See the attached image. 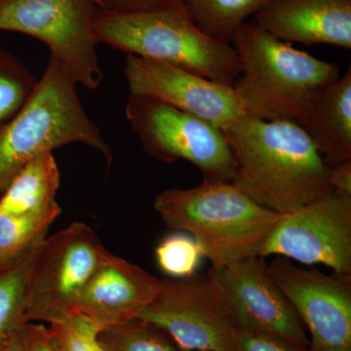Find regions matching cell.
Returning <instances> with one entry per match:
<instances>
[{"label": "cell", "mask_w": 351, "mask_h": 351, "mask_svg": "<svg viewBox=\"0 0 351 351\" xmlns=\"http://www.w3.org/2000/svg\"><path fill=\"white\" fill-rule=\"evenodd\" d=\"M328 182L332 191L351 195V160L329 166Z\"/></svg>", "instance_id": "83f0119b"}, {"label": "cell", "mask_w": 351, "mask_h": 351, "mask_svg": "<svg viewBox=\"0 0 351 351\" xmlns=\"http://www.w3.org/2000/svg\"><path fill=\"white\" fill-rule=\"evenodd\" d=\"M223 132L237 162L232 184L261 206L291 214L331 193L329 166L295 122L247 115Z\"/></svg>", "instance_id": "6da1fadb"}, {"label": "cell", "mask_w": 351, "mask_h": 351, "mask_svg": "<svg viewBox=\"0 0 351 351\" xmlns=\"http://www.w3.org/2000/svg\"><path fill=\"white\" fill-rule=\"evenodd\" d=\"M61 174L53 152L39 154L27 164L0 196V213H40L59 205Z\"/></svg>", "instance_id": "e0dca14e"}, {"label": "cell", "mask_w": 351, "mask_h": 351, "mask_svg": "<svg viewBox=\"0 0 351 351\" xmlns=\"http://www.w3.org/2000/svg\"><path fill=\"white\" fill-rule=\"evenodd\" d=\"M254 21L284 43L351 48V0H270Z\"/></svg>", "instance_id": "9a60e30c"}, {"label": "cell", "mask_w": 351, "mask_h": 351, "mask_svg": "<svg viewBox=\"0 0 351 351\" xmlns=\"http://www.w3.org/2000/svg\"><path fill=\"white\" fill-rule=\"evenodd\" d=\"M234 351H311V350L278 335L237 329Z\"/></svg>", "instance_id": "d4e9b609"}, {"label": "cell", "mask_w": 351, "mask_h": 351, "mask_svg": "<svg viewBox=\"0 0 351 351\" xmlns=\"http://www.w3.org/2000/svg\"><path fill=\"white\" fill-rule=\"evenodd\" d=\"M97 43L126 54L170 64L233 87L241 75L239 55L228 41L204 34L186 8L152 13H117L97 7Z\"/></svg>", "instance_id": "5b68a950"}, {"label": "cell", "mask_w": 351, "mask_h": 351, "mask_svg": "<svg viewBox=\"0 0 351 351\" xmlns=\"http://www.w3.org/2000/svg\"><path fill=\"white\" fill-rule=\"evenodd\" d=\"M99 339L106 351H186L160 328L140 318L105 328Z\"/></svg>", "instance_id": "44dd1931"}, {"label": "cell", "mask_w": 351, "mask_h": 351, "mask_svg": "<svg viewBox=\"0 0 351 351\" xmlns=\"http://www.w3.org/2000/svg\"><path fill=\"white\" fill-rule=\"evenodd\" d=\"M94 0H0V31L38 39L73 82L89 90L103 82L93 17Z\"/></svg>", "instance_id": "52a82bcc"}, {"label": "cell", "mask_w": 351, "mask_h": 351, "mask_svg": "<svg viewBox=\"0 0 351 351\" xmlns=\"http://www.w3.org/2000/svg\"><path fill=\"white\" fill-rule=\"evenodd\" d=\"M61 212L58 205L36 214L0 213V270L11 267L38 248Z\"/></svg>", "instance_id": "ac0fdd59"}, {"label": "cell", "mask_w": 351, "mask_h": 351, "mask_svg": "<svg viewBox=\"0 0 351 351\" xmlns=\"http://www.w3.org/2000/svg\"><path fill=\"white\" fill-rule=\"evenodd\" d=\"M138 318L160 328L186 351H234L237 328L209 274L163 279Z\"/></svg>", "instance_id": "9c48e42d"}, {"label": "cell", "mask_w": 351, "mask_h": 351, "mask_svg": "<svg viewBox=\"0 0 351 351\" xmlns=\"http://www.w3.org/2000/svg\"><path fill=\"white\" fill-rule=\"evenodd\" d=\"M10 351H62L48 328L36 322H25L18 329Z\"/></svg>", "instance_id": "484cf974"}, {"label": "cell", "mask_w": 351, "mask_h": 351, "mask_svg": "<svg viewBox=\"0 0 351 351\" xmlns=\"http://www.w3.org/2000/svg\"><path fill=\"white\" fill-rule=\"evenodd\" d=\"M230 44L242 68L233 87L252 117L298 124L311 96L339 78L338 64L295 49L254 20L237 29Z\"/></svg>", "instance_id": "3957f363"}, {"label": "cell", "mask_w": 351, "mask_h": 351, "mask_svg": "<svg viewBox=\"0 0 351 351\" xmlns=\"http://www.w3.org/2000/svg\"><path fill=\"white\" fill-rule=\"evenodd\" d=\"M38 247L19 262L0 270V351H10L16 332L25 323V287Z\"/></svg>", "instance_id": "ffe728a7"}, {"label": "cell", "mask_w": 351, "mask_h": 351, "mask_svg": "<svg viewBox=\"0 0 351 351\" xmlns=\"http://www.w3.org/2000/svg\"><path fill=\"white\" fill-rule=\"evenodd\" d=\"M124 73L130 94L163 101L221 131L250 115L234 87L184 69L126 54Z\"/></svg>", "instance_id": "4fadbf2b"}, {"label": "cell", "mask_w": 351, "mask_h": 351, "mask_svg": "<svg viewBox=\"0 0 351 351\" xmlns=\"http://www.w3.org/2000/svg\"><path fill=\"white\" fill-rule=\"evenodd\" d=\"M270 0H186L184 8L199 29L230 43L234 32Z\"/></svg>", "instance_id": "d6986e66"}, {"label": "cell", "mask_w": 351, "mask_h": 351, "mask_svg": "<svg viewBox=\"0 0 351 351\" xmlns=\"http://www.w3.org/2000/svg\"><path fill=\"white\" fill-rule=\"evenodd\" d=\"M328 166L351 160V69L309 99L298 122Z\"/></svg>", "instance_id": "2e32d148"}, {"label": "cell", "mask_w": 351, "mask_h": 351, "mask_svg": "<svg viewBox=\"0 0 351 351\" xmlns=\"http://www.w3.org/2000/svg\"><path fill=\"white\" fill-rule=\"evenodd\" d=\"M159 269L173 278H184L196 274L202 249L193 237L179 232L164 239L156 249Z\"/></svg>", "instance_id": "603a6c76"}, {"label": "cell", "mask_w": 351, "mask_h": 351, "mask_svg": "<svg viewBox=\"0 0 351 351\" xmlns=\"http://www.w3.org/2000/svg\"><path fill=\"white\" fill-rule=\"evenodd\" d=\"M157 278L110 252L87 283L73 313H82L101 328L136 319L162 287Z\"/></svg>", "instance_id": "5bb4252c"}, {"label": "cell", "mask_w": 351, "mask_h": 351, "mask_svg": "<svg viewBox=\"0 0 351 351\" xmlns=\"http://www.w3.org/2000/svg\"><path fill=\"white\" fill-rule=\"evenodd\" d=\"M76 87L66 69L50 55L31 99L0 125V195L32 159L64 145H87L112 162V149L88 117Z\"/></svg>", "instance_id": "277c9868"}, {"label": "cell", "mask_w": 351, "mask_h": 351, "mask_svg": "<svg viewBox=\"0 0 351 351\" xmlns=\"http://www.w3.org/2000/svg\"><path fill=\"white\" fill-rule=\"evenodd\" d=\"M267 269L308 329L311 351H351V276L297 267L278 256Z\"/></svg>", "instance_id": "8fae6325"}, {"label": "cell", "mask_w": 351, "mask_h": 351, "mask_svg": "<svg viewBox=\"0 0 351 351\" xmlns=\"http://www.w3.org/2000/svg\"><path fill=\"white\" fill-rule=\"evenodd\" d=\"M208 274L218 286L237 329L278 335L309 348L306 327L270 276L265 258L211 267Z\"/></svg>", "instance_id": "7c38bea8"}, {"label": "cell", "mask_w": 351, "mask_h": 351, "mask_svg": "<svg viewBox=\"0 0 351 351\" xmlns=\"http://www.w3.org/2000/svg\"><path fill=\"white\" fill-rule=\"evenodd\" d=\"M97 7L117 13H152L184 7L186 0H94Z\"/></svg>", "instance_id": "4316f807"}, {"label": "cell", "mask_w": 351, "mask_h": 351, "mask_svg": "<svg viewBox=\"0 0 351 351\" xmlns=\"http://www.w3.org/2000/svg\"><path fill=\"white\" fill-rule=\"evenodd\" d=\"M48 324L62 351H106L99 339L101 328L82 313L66 314Z\"/></svg>", "instance_id": "cb8c5ba5"}, {"label": "cell", "mask_w": 351, "mask_h": 351, "mask_svg": "<svg viewBox=\"0 0 351 351\" xmlns=\"http://www.w3.org/2000/svg\"><path fill=\"white\" fill-rule=\"evenodd\" d=\"M270 256L351 276V195L331 191L283 215L261 249L260 257Z\"/></svg>", "instance_id": "30bf717a"}, {"label": "cell", "mask_w": 351, "mask_h": 351, "mask_svg": "<svg viewBox=\"0 0 351 351\" xmlns=\"http://www.w3.org/2000/svg\"><path fill=\"white\" fill-rule=\"evenodd\" d=\"M144 151L166 163L184 159L202 172L204 181L232 182L237 162L221 129L168 104L129 94L125 108Z\"/></svg>", "instance_id": "8992f818"}, {"label": "cell", "mask_w": 351, "mask_h": 351, "mask_svg": "<svg viewBox=\"0 0 351 351\" xmlns=\"http://www.w3.org/2000/svg\"><path fill=\"white\" fill-rule=\"evenodd\" d=\"M38 83L21 60L0 47V125L22 110L36 91Z\"/></svg>", "instance_id": "7402d4cb"}, {"label": "cell", "mask_w": 351, "mask_h": 351, "mask_svg": "<svg viewBox=\"0 0 351 351\" xmlns=\"http://www.w3.org/2000/svg\"><path fill=\"white\" fill-rule=\"evenodd\" d=\"M108 253L96 232L80 221L46 237L27 277L25 322L50 323L73 313L76 302Z\"/></svg>", "instance_id": "ba28073f"}, {"label": "cell", "mask_w": 351, "mask_h": 351, "mask_svg": "<svg viewBox=\"0 0 351 351\" xmlns=\"http://www.w3.org/2000/svg\"><path fill=\"white\" fill-rule=\"evenodd\" d=\"M154 208L166 226L193 237L214 267L260 256L283 217L225 182L166 189L156 196Z\"/></svg>", "instance_id": "7a4b0ae2"}]
</instances>
